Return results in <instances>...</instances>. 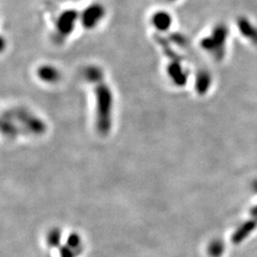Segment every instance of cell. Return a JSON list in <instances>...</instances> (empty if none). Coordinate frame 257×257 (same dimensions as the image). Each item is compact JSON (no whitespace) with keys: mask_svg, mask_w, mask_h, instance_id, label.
<instances>
[{"mask_svg":"<svg viewBox=\"0 0 257 257\" xmlns=\"http://www.w3.org/2000/svg\"><path fill=\"white\" fill-rule=\"evenodd\" d=\"M75 256H76V254L67 245L60 250V257H74Z\"/></svg>","mask_w":257,"mask_h":257,"instance_id":"cell-3","label":"cell"},{"mask_svg":"<svg viewBox=\"0 0 257 257\" xmlns=\"http://www.w3.org/2000/svg\"><path fill=\"white\" fill-rule=\"evenodd\" d=\"M61 236L58 230H52L48 235V243L51 247H57L59 245Z\"/></svg>","mask_w":257,"mask_h":257,"instance_id":"cell-2","label":"cell"},{"mask_svg":"<svg viewBox=\"0 0 257 257\" xmlns=\"http://www.w3.org/2000/svg\"><path fill=\"white\" fill-rule=\"evenodd\" d=\"M81 239L79 236L75 235V234H72L70 237H68V240H67V246L69 248H71L72 251L77 255V251L80 250L81 247Z\"/></svg>","mask_w":257,"mask_h":257,"instance_id":"cell-1","label":"cell"}]
</instances>
